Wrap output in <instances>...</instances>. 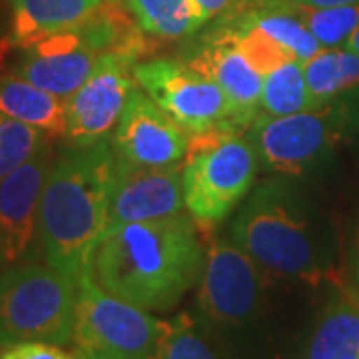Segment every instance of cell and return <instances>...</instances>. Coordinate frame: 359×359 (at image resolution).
<instances>
[{
    "mask_svg": "<svg viewBox=\"0 0 359 359\" xmlns=\"http://www.w3.org/2000/svg\"><path fill=\"white\" fill-rule=\"evenodd\" d=\"M231 238L268 273L313 285L330 278L306 204L287 182L259 184L233 219Z\"/></svg>",
    "mask_w": 359,
    "mask_h": 359,
    "instance_id": "3957f363",
    "label": "cell"
},
{
    "mask_svg": "<svg viewBox=\"0 0 359 359\" xmlns=\"http://www.w3.org/2000/svg\"><path fill=\"white\" fill-rule=\"evenodd\" d=\"M188 65L212 78L224 90L233 108L238 126L250 128L262 108L264 76L250 66L231 40L230 32L222 26L216 34H208L205 44L188 60Z\"/></svg>",
    "mask_w": 359,
    "mask_h": 359,
    "instance_id": "9a60e30c",
    "label": "cell"
},
{
    "mask_svg": "<svg viewBox=\"0 0 359 359\" xmlns=\"http://www.w3.org/2000/svg\"><path fill=\"white\" fill-rule=\"evenodd\" d=\"M282 4L308 26L323 48L346 46L359 28V2L337 6H311L304 0H282Z\"/></svg>",
    "mask_w": 359,
    "mask_h": 359,
    "instance_id": "603a6c76",
    "label": "cell"
},
{
    "mask_svg": "<svg viewBox=\"0 0 359 359\" xmlns=\"http://www.w3.org/2000/svg\"><path fill=\"white\" fill-rule=\"evenodd\" d=\"M50 138L46 132L0 114V180L25 166Z\"/></svg>",
    "mask_w": 359,
    "mask_h": 359,
    "instance_id": "d4e9b609",
    "label": "cell"
},
{
    "mask_svg": "<svg viewBox=\"0 0 359 359\" xmlns=\"http://www.w3.org/2000/svg\"><path fill=\"white\" fill-rule=\"evenodd\" d=\"M54 164L48 140L25 166L0 180V269L13 268L25 256L39 228L40 200Z\"/></svg>",
    "mask_w": 359,
    "mask_h": 359,
    "instance_id": "5bb4252c",
    "label": "cell"
},
{
    "mask_svg": "<svg viewBox=\"0 0 359 359\" xmlns=\"http://www.w3.org/2000/svg\"><path fill=\"white\" fill-rule=\"evenodd\" d=\"M102 0H11L13 48H25L52 32L72 28L86 20Z\"/></svg>",
    "mask_w": 359,
    "mask_h": 359,
    "instance_id": "2e32d148",
    "label": "cell"
},
{
    "mask_svg": "<svg viewBox=\"0 0 359 359\" xmlns=\"http://www.w3.org/2000/svg\"><path fill=\"white\" fill-rule=\"evenodd\" d=\"M164 321L108 294L94 273L78 282L72 337L78 359H150L164 332Z\"/></svg>",
    "mask_w": 359,
    "mask_h": 359,
    "instance_id": "8992f818",
    "label": "cell"
},
{
    "mask_svg": "<svg viewBox=\"0 0 359 359\" xmlns=\"http://www.w3.org/2000/svg\"><path fill=\"white\" fill-rule=\"evenodd\" d=\"M318 106L309 94L304 62L287 60L264 76L262 86V110L269 116H290Z\"/></svg>",
    "mask_w": 359,
    "mask_h": 359,
    "instance_id": "7402d4cb",
    "label": "cell"
},
{
    "mask_svg": "<svg viewBox=\"0 0 359 359\" xmlns=\"http://www.w3.org/2000/svg\"><path fill=\"white\" fill-rule=\"evenodd\" d=\"M136 65V60L122 54H106L98 60L88 80L68 98L66 144L92 146L110 140L130 96L138 88Z\"/></svg>",
    "mask_w": 359,
    "mask_h": 359,
    "instance_id": "30bf717a",
    "label": "cell"
},
{
    "mask_svg": "<svg viewBox=\"0 0 359 359\" xmlns=\"http://www.w3.org/2000/svg\"><path fill=\"white\" fill-rule=\"evenodd\" d=\"M346 46L359 56V28L353 32V34H351V36H349V40L346 42Z\"/></svg>",
    "mask_w": 359,
    "mask_h": 359,
    "instance_id": "f546056e",
    "label": "cell"
},
{
    "mask_svg": "<svg viewBox=\"0 0 359 359\" xmlns=\"http://www.w3.org/2000/svg\"><path fill=\"white\" fill-rule=\"evenodd\" d=\"M349 116L346 106L337 102L290 116L259 112L245 134L266 170L302 174L346 136Z\"/></svg>",
    "mask_w": 359,
    "mask_h": 359,
    "instance_id": "52a82bcc",
    "label": "cell"
},
{
    "mask_svg": "<svg viewBox=\"0 0 359 359\" xmlns=\"http://www.w3.org/2000/svg\"><path fill=\"white\" fill-rule=\"evenodd\" d=\"M22 50L16 65L18 76L68 100L106 56L100 40L82 20L72 28L34 40Z\"/></svg>",
    "mask_w": 359,
    "mask_h": 359,
    "instance_id": "8fae6325",
    "label": "cell"
},
{
    "mask_svg": "<svg viewBox=\"0 0 359 359\" xmlns=\"http://www.w3.org/2000/svg\"><path fill=\"white\" fill-rule=\"evenodd\" d=\"M306 359H359V292L341 295L325 308Z\"/></svg>",
    "mask_w": 359,
    "mask_h": 359,
    "instance_id": "ac0fdd59",
    "label": "cell"
},
{
    "mask_svg": "<svg viewBox=\"0 0 359 359\" xmlns=\"http://www.w3.org/2000/svg\"><path fill=\"white\" fill-rule=\"evenodd\" d=\"M190 138L192 134L138 86L116 128L114 150L132 164L176 166L188 154Z\"/></svg>",
    "mask_w": 359,
    "mask_h": 359,
    "instance_id": "4fadbf2b",
    "label": "cell"
},
{
    "mask_svg": "<svg viewBox=\"0 0 359 359\" xmlns=\"http://www.w3.org/2000/svg\"><path fill=\"white\" fill-rule=\"evenodd\" d=\"M0 114L42 130L54 140L65 138L68 128V100L18 74L0 78Z\"/></svg>",
    "mask_w": 359,
    "mask_h": 359,
    "instance_id": "e0dca14e",
    "label": "cell"
},
{
    "mask_svg": "<svg viewBox=\"0 0 359 359\" xmlns=\"http://www.w3.org/2000/svg\"><path fill=\"white\" fill-rule=\"evenodd\" d=\"M306 4L311 6H337V4H351V2H359V0H304Z\"/></svg>",
    "mask_w": 359,
    "mask_h": 359,
    "instance_id": "f1b7e54d",
    "label": "cell"
},
{
    "mask_svg": "<svg viewBox=\"0 0 359 359\" xmlns=\"http://www.w3.org/2000/svg\"><path fill=\"white\" fill-rule=\"evenodd\" d=\"M238 22L262 30L302 62H308L323 48L318 39L309 32L308 26L283 6L282 0H266L262 6L240 16Z\"/></svg>",
    "mask_w": 359,
    "mask_h": 359,
    "instance_id": "ffe728a7",
    "label": "cell"
},
{
    "mask_svg": "<svg viewBox=\"0 0 359 359\" xmlns=\"http://www.w3.org/2000/svg\"><path fill=\"white\" fill-rule=\"evenodd\" d=\"M78 283L40 264H16L0 273V346L72 341Z\"/></svg>",
    "mask_w": 359,
    "mask_h": 359,
    "instance_id": "277c9868",
    "label": "cell"
},
{
    "mask_svg": "<svg viewBox=\"0 0 359 359\" xmlns=\"http://www.w3.org/2000/svg\"><path fill=\"white\" fill-rule=\"evenodd\" d=\"M353 269H355V282H358V292H359V231L355 236V259H353Z\"/></svg>",
    "mask_w": 359,
    "mask_h": 359,
    "instance_id": "4dcf8cb0",
    "label": "cell"
},
{
    "mask_svg": "<svg viewBox=\"0 0 359 359\" xmlns=\"http://www.w3.org/2000/svg\"><path fill=\"white\" fill-rule=\"evenodd\" d=\"M309 94L318 108L359 86V56L347 46L321 48L304 62Z\"/></svg>",
    "mask_w": 359,
    "mask_h": 359,
    "instance_id": "d6986e66",
    "label": "cell"
},
{
    "mask_svg": "<svg viewBox=\"0 0 359 359\" xmlns=\"http://www.w3.org/2000/svg\"><path fill=\"white\" fill-rule=\"evenodd\" d=\"M198 306L219 327H242L254 320L264 302V269L228 238H214L205 250Z\"/></svg>",
    "mask_w": 359,
    "mask_h": 359,
    "instance_id": "9c48e42d",
    "label": "cell"
},
{
    "mask_svg": "<svg viewBox=\"0 0 359 359\" xmlns=\"http://www.w3.org/2000/svg\"><path fill=\"white\" fill-rule=\"evenodd\" d=\"M126 6L144 34L154 39H184L202 26L194 0H126Z\"/></svg>",
    "mask_w": 359,
    "mask_h": 359,
    "instance_id": "44dd1931",
    "label": "cell"
},
{
    "mask_svg": "<svg viewBox=\"0 0 359 359\" xmlns=\"http://www.w3.org/2000/svg\"><path fill=\"white\" fill-rule=\"evenodd\" d=\"M8 48H13V46H11V42H8V39L0 40V66H2V62H4V52L8 50Z\"/></svg>",
    "mask_w": 359,
    "mask_h": 359,
    "instance_id": "1f68e13d",
    "label": "cell"
},
{
    "mask_svg": "<svg viewBox=\"0 0 359 359\" xmlns=\"http://www.w3.org/2000/svg\"><path fill=\"white\" fill-rule=\"evenodd\" d=\"M233 0H194L196 8H198V14H200V22L202 26L205 22H210L212 18H216L218 14H222L224 11H228L231 6Z\"/></svg>",
    "mask_w": 359,
    "mask_h": 359,
    "instance_id": "83f0119b",
    "label": "cell"
},
{
    "mask_svg": "<svg viewBox=\"0 0 359 359\" xmlns=\"http://www.w3.org/2000/svg\"><path fill=\"white\" fill-rule=\"evenodd\" d=\"M134 76L138 86L190 134L240 128L224 90L188 62L166 58L138 62Z\"/></svg>",
    "mask_w": 359,
    "mask_h": 359,
    "instance_id": "ba28073f",
    "label": "cell"
},
{
    "mask_svg": "<svg viewBox=\"0 0 359 359\" xmlns=\"http://www.w3.org/2000/svg\"><path fill=\"white\" fill-rule=\"evenodd\" d=\"M224 28L230 32L231 40L244 54V58L250 62V66L257 70L262 76H266L268 72L276 70L278 66H282L287 60H297L292 52L285 50L282 44H278L276 40L269 39L268 34H264L262 30H257L254 26L242 25V22L233 20L230 25H224Z\"/></svg>",
    "mask_w": 359,
    "mask_h": 359,
    "instance_id": "484cf974",
    "label": "cell"
},
{
    "mask_svg": "<svg viewBox=\"0 0 359 359\" xmlns=\"http://www.w3.org/2000/svg\"><path fill=\"white\" fill-rule=\"evenodd\" d=\"M0 359H78V355L68 353L56 344L22 341V344L0 346Z\"/></svg>",
    "mask_w": 359,
    "mask_h": 359,
    "instance_id": "4316f807",
    "label": "cell"
},
{
    "mask_svg": "<svg viewBox=\"0 0 359 359\" xmlns=\"http://www.w3.org/2000/svg\"><path fill=\"white\" fill-rule=\"evenodd\" d=\"M184 186L182 166H140L122 160L116 154L110 205H108V230L118 226L168 218L184 212Z\"/></svg>",
    "mask_w": 359,
    "mask_h": 359,
    "instance_id": "7c38bea8",
    "label": "cell"
},
{
    "mask_svg": "<svg viewBox=\"0 0 359 359\" xmlns=\"http://www.w3.org/2000/svg\"><path fill=\"white\" fill-rule=\"evenodd\" d=\"M114 160L110 140L68 144L54 158L42 192L39 231L46 262L76 283L92 273L96 250L108 231Z\"/></svg>",
    "mask_w": 359,
    "mask_h": 359,
    "instance_id": "7a4b0ae2",
    "label": "cell"
},
{
    "mask_svg": "<svg viewBox=\"0 0 359 359\" xmlns=\"http://www.w3.org/2000/svg\"><path fill=\"white\" fill-rule=\"evenodd\" d=\"M256 150L242 128L192 134L182 166L186 210L198 224H218L252 190Z\"/></svg>",
    "mask_w": 359,
    "mask_h": 359,
    "instance_id": "5b68a950",
    "label": "cell"
},
{
    "mask_svg": "<svg viewBox=\"0 0 359 359\" xmlns=\"http://www.w3.org/2000/svg\"><path fill=\"white\" fill-rule=\"evenodd\" d=\"M150 359H222V355L192 316L180 313L164 321V332Z\"/></svg>",
    "mask_w": 359,
    "mask_h": 359,
    "instance_id": "cb8c5ba5",
    "label": "cell"
},
{
    "mask_svg": "<svg viewBox=\"0 0 359 359\" xmlns=\"http://www.w3.org/2000/svg\"><path fill=\"white\" fill-rule=\"evenodd\" d=\"M205 252L190 214L106 231L92 273L108 294L146 311H168L200 283Z\"/></svg>",
    "mask_w": 359,
    "mask_h": 359,
    "instance_id": "6da1fadb",
    "label": "cell"
}]
</instances>
